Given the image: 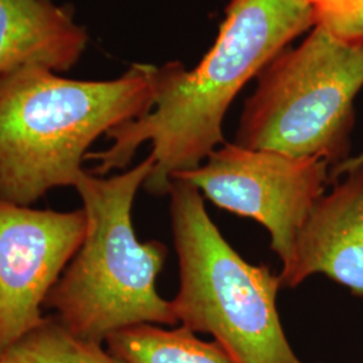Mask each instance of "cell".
Returning <instances> with one entry per match:
<instances>
[{
    "mask_svg": "<svg viewBox=\"0 0 363 363\" xmlns=\"http://www.w3.org/2000/svg\"><path fill=\"white\" fill-rule=\"evenodd\" d=\"M167 195L179 264L169 303L178 325L211 335L232 363H301L277 311L279 276L230 247L193 184L172 179Z\"/></svg>",
    "mask_w": 363,
    "mask_h": 363,
    "instance_id": "obj_4",
    "label": "cell"
},
{
    "mask_svg": "<svg viewBox=\"0 0 363 363\" xmlns=\"http://www.w3.org/2000/svg\"><path fill=\"white\" fill-rule=\"evenodd\" d=\"M155 65L118 78L73 79L42 65L0 76V201L33 206L54 189L74 187L89 148L154 103Z\"/></svg>",
    "mask_w": 363,
    "mask_h": 363,
    "instance_id": "obj_2",
    "label": "cell"
},
{
    "mask_svg": "<svg viewBox=\"0 0 363 363\" xmlns=\"http://www.w3.org/2000/svg\"><path fill=\"white\" fill-rule=\"evenodd\" d=\"M331 184L304 222L279 279L281 286L295 288L320 273L363 296V166Z\"/></svg>",
    "mask_w": 363,
    "mask_h": 363,
    "instance_id": "obj_8",
    "label": "cell"
},
{
    "mask_svg": "<svg viewBox=\"0 0 363 363\" xmlns=\"http://www.w3.org/2000/svg\"><path fill=\"white\" fill-rule=\"evenodd\" d=\"M308 4H311L313 11H315V16L316 13H323L328 9H333L334 6H337V3H340L342 0H304Z\"/></svg>",
    "mask_w": 363,
    "mask_h": 363,
    "instance_id": "obj_14",
    "label": "cell"
},
{
    "mask_svg": "<svg viewBox=\"0 0 363 363\" xmlns=\"http://www.w3.org/2000/svg\"><path fill=\"white\" fill-rule=\"evenodd\" d=\"M0 363H121L104 345L72 334L52 315L0 351Z\"/></svg>",
    "mask_w": 363,
    "mask_h": 363,
    "instance_id": "obj_11",
    "label": "cell"
},
{
    "mask_svg": "<svg viewBox=\"0 0 363 363\" xmlns=\"http://www.w3.org/2000/svg\"><path fill=\"white\" fill-rule=\"evenodd\" d=\"M84 208L57 211L0 201V351L43 320L52 286L86 234Z\"/></svg>",
    "mask_w": 363,
    "mask_h": 363,
    "instance_id": "obj_7",
    "label": "cell"
},
{
    "mask_svg": "<svg viewBox=\"0 0 363 363\" xmlns=\"http://www.w3.org/2000/svg\"><path fill=\"white\" fill-rule=\"evenodd\" d=\"M359 166H363V152L359 155L350 156L349 159H346L340 164H337L335 167L330 169V183L337 181V178H340L349 169H355V167H359Z\"/></svg>",
    "mask_w": 363,
    "mask_h": 363,
    "instance_id": "obj_13",
    "label": "cell"
},
{
    "mask_svg": "<svg viewBox=\"0 0 363 363\" xmlns=\"http://www.w3.org/2000/svg\"><path fill=\"white\" fill-rule=\"evenodd\" d=\"M88 42V31L76 22L70 4L0 0V76L26 65L69 72L77 65Z\"/></svg>",
    "mask_w": 363,
    "mask_h": 363,
    "instance_id": "obj_9",
    "label": "cell"
},
{
    "mask_svg": "<svg viewBox=\"0 0 363 363\" xmlns=\"http://www.w3.org/2000/svg\"><path fill=\"white\" fill-rule=\"evenodd\" d=\"M244 104L234 143L294 157H350L354 101L363 88V45L315 25L268 62Z\"/></svg>",
    "mask_w": 363,
    "mask_h": 363,
    "instance_id": "obj_5",
    "label": "cell"
},
{
    "mask_svg": "<svg viewBox=\"0 0 363 363\" xmlns=\"http://www.w3.org/2000/svg\"><path fill=\"white\" fill-rule=\"evenodd\" d=\"M105 345L121 363H232L216 342H205L183 325H132L112 334Z\"/></svg>",
    "mask_w": 363,
    "mask_h": 363,
    "instance_id": "obj_10",
    "label": "cell"
},
{
    "mask_svg": "<svg viewBox=\"0 0 363 363\" xmlns=\"http://www.w3.org/2000/svg\"><path fill=\"white\" fill-rule=\"evenodd\" d=\"M316 25L345 42L363 45V0H342L333 9L316 13Z\"/></svg>",
    "mask_w": 363,
    "mask_h": 363,
    "instance_id": "obj_12",
    "label": "cell"
},
{
    "mask_svg": "<svg viewBox=\"0 0 363 363\" xmlns=\"http://www.w3.org/2000/svg\"><path fill=\"white\" fill-rule=\"evenodd\" d=\"M172 179L189 182L218 208L257 220L286 268L304 222L327 191L330 164L225 142L199 167Z\"/></svg>",
    "mask_w": 363,
    "mask_h": 363,
    "instance_id": "obj_6",
    "label": "cell"
},
{
    "mask_svg": "<svg viewBox=\"0 0 363 363\" xmlns=\"http://www.w3.org/2000/svg\"><path fill=\"white\" fill-rule=\"evenodd\" d=\"M154 169L148 155L115 175L84 171L74 189L88 226L82 245L45 300L76 337L105 345L132 325H177L171 303L156 289L167 259L159 241H139L132 222L138 191Z\"/></svg>",
    "mask_w": 363,
    "mask_h": 363,
    "instance_id": "obj_3",
    "label": "cell"
},
{
    "mask_svg": "<svg viewBox=\"0 0 363 363\" xmlns=\"http://www.w3.org/2000/svg\"><path fill=\"white\" fill-rule=\"evenodd\" d=\"M315 25L304 0H232L218 38L194 69L181 62L154 67L152 108L106 133L111 145L86 155L97 162L91 172L105 177L127 169L150 143L154 169L143 187L154 196L169 194L177 174L199 167L225 143L223 118L249 79Z\"/></svg>",
    "mask_w": 363,
    "mask_h": 363,
    "instance_id": "obj_1",
    "label": "cell"
}]
</instances>
